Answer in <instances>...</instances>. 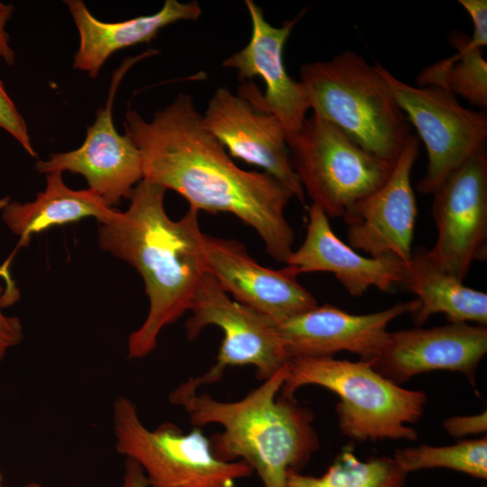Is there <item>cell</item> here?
Here are the masks:
<instances>
[{
	"instance_id": "6da1fadb",
	"label": "cell",
	"mask_w": 487,
	"mask_h": 487,
	"mask_svg": "<svg viewBox=\"0 0 487 487\" xmlns=\"http://www.w3.org/2000/svg\"><path fill=\"white\" fill-rule=\"evenodd\" d=\"M124 126L140 151L142 179L176 191L189 208L233 214L256 231L273 259L287 262L295 233L284 212L292 192L266 172L236 166L191 96L179 94L150 122L128 110Z\"/></svg>"
},
{
	"instance_id": "7a4b0ae2",
	"label": "cell",
	"mask_w": 487,
	"mask_h": 487,
	"mask_svg": "<svg viewBox=\"0 0 487 487\" xmlns=\"http://www.w3.org/2000/svg\"><path fill=\"white\" fill-rule=\"evenodd\" d=\"M166 189L142 179L133 189L124 212L102 224L100 247L135 268L143 279L149 311L127 341L128 358H142L157 345L163 327L189 310L207 273L205 236L198 211L189 208L177 221L164 208Z\"/></svg>"
},
{
	"instance_id": "3957f363",
	"label": "cell",
	"mask_w": 487,
	"mask_h": 487,
	"mask_svg": "<svg viewBox=\"0 0 487 487\" xmlns=\"http://www.w3.org/2000/svg\"><path fill=\"white\" fill-rule=\"evenodd\" d=\"M288 371L289 363L235 401L198 393L187 381L169 400L184 409L194 427H223L209 438L217 459L247 463L263 487H287L289 472H300L319 447L312 412L280 394Z\"/></svg>"
},
{
	"instance_id": "277c9868",
	"label": "cell",
	"mask_w": 487,
	"mask_h": 487,
	"mask_svg": "<svg viewBox=\"0 0 487 487\" xmlns=\"http://www.w3.org/2000/svg\"><path fill=\"white\" fill-rule=\"evenodd\" d=\"M310 109L367 152L395 162L411 125L385 79L354 51L305 63L300 80Z\"/></svg>"
},
{
	"instance_id": "5b68a950",
	"label": "cell",
	"mask_w": 487,
	"mask_h": 487,
	"mask_svg": "<svg viewBox=\"0 0 487 487\" xmlns=\"http://www.w3.org/2000/svg\"><path fill=\"white\" fill-rule=\"evenodd\" d=\"M306 385H317L334 392L340 432L355 442L416 440L410 425L424 414L425 392L408 390L385 378L372 360L352 362L334 357L290 359L280 394L292 399Z\"/></svg>"
},
{
	"instance_id": "8992f818",
	"label": "cell",
	"mask_w": 487,
	"mask_h": 487,
	"mask_svg": "<svg viewBox=\"0 0 487 487\" xmlns=\"http://www.w3.org/2000/svg\"><path fill=\"white\" fill-rule=\"evenodd\" d=\"M113 421L117 452L141 466L149 487H235L254 473L242 460L217 459L200 427L185 433L165 422L147 428L135 404L124 396L114 401Z\"/></svg>"
},
{
	"instance_id": "52a82bcc",
	"label": "cell",
	"mask_w": 487,
	"mask_h": 487,
	"mask_svg": "<svg viewBox=\"0 0 487 487\" xmlns=\"http://www.w3.org/2000/svg\"><path fill=\"white\" fill-rule=\"evenodd\" d=\"M287 144L304 193L328 218H343L359 200L381 188L395 163L367 152L316 114L287 138Z\"/></svg>"
},
{
	"instance_id": "ba28073f",
	"label": "cell",
	"mask_w": 487,
	"mask_h": 487,
	"mask_svg": "<svg viewBox=\"0 0 487 487\" xmlns=\"http://www.w3.org/2000/svg\"><path fill=\"white\" fill-rule=\"evenodd\" d=\"M374 65L426 146L427 170L417 189L432 195L452 172L486 150L487 115L464 107L442 87L411 86Z\"/></svg>"
},
{
	"instance_id": "9c48e42d",
	"label": "cell",
	"mask_w": 487,
	"mask_h": 487,
	"mask_svg": "<svg viewBox=\"0 0 487 487\" xmlns=\"http://www.w3.org/2000/svg\"><path fill=\"white\" fill-rule=\"evenodd\" d=\"M186 321L188 339L195 340L207 326L219 327L224 337L216 363L203 375L187 382L196 390L218 382L229 367L253 365L259 381L271 378L290 361L270 318L230 299L216 280L206 273L191 299Z\"/></svg>"
},
{
	"instance_id": "30bf717a",
	"label": "cell",
	"mask_w": 487,
	"mask_h": 487,
	"mask_svg": "<svg viewBox=\"0 0 487 487\" xmlns=\"http://www.w3.org/2000/svg\"><path fill=\"white\" fill-rule=\"evenodd\" d=\"M244 3L252 22L250 41L222 65L237 70L243 81L238 95L257 109L274 115L288 138L300 130L310 109L303 85L289 77L283 61L285 43L306 10L275 27L266 21L262 8L253 0Z\"/></svg>"
},
{
	"instance_id": "8fae6325",
	"label": "cell",
	"mask_w": 487,
	"mask_h": 487,
	"mask_svg": "<svg viewBox=\"0 0 487 487\" xmlns=\"http://www.w3.org/2000/svg\"><path fill=\"white\" fill-rule=\"evenodd\" d=\"M432 195L437 236L428 254L464 281L472 263L487 258L486 150L452 172Z\"/></svg>"
},
{
	"instance_id": "7c38bea8",
	"label": "cell",
	"mask_w": 487,
	"mask_h": 487,
	"mask_svg": "<svg viewBox=\"0 0 487 487\" xmlns=\"http://www.w3.org/2000/svg\"><path fill=\"white\" fill-rule=\"evenodd\" d=\"M148 51L125 59L114 73L106 105L98 108L94 124L87 129L84 142L76 150L51 154L47 161H38L40 173L70 171L83 175L88 188L113 207L129 198L133 186L142 179L140 151L131 138L116 131L113 120L115 93L126 71L138 60L155 54Z\"/></svg>"
},
{
	"instance_id": "4fadbf2b",
	"label": "cell",
	"mask_w": 487,
	"mask_h": 487,
	"mask_svg": "<svg viewBox=\"0 0 487 487\" xmlns=\"http://www.w3.org/2000/svg\"><path fill=\"white\" fill-rule=\"evenodd\" d=\"M418 306V299L400 301L378 312L357 315L326 304L280 320L268 317L289 359L333 357L345 351L361 360H372L386 342L389 324Z\"/></svg>"
},
{
	"instance_id": "5bb4252c",
	"label": "cell",
	"mask_w": 487,
	"mask_h": 487,
	"mask_svg": "<svg viewBox=\"0 0 487 487\" xmlns=\"http://www.w3.org/2000/svg\"><path fill=\"white\" fill-rule=\"evenodd\" d=\"M419 153V139L411 134L384 184L359 200L343 217L349 245L370 257L395 256L407 262L418 216L411 172Z\"/></svg>"
},
{
	"instance_id": "9a60e30c",
	"label": "cell",
	"mask_w": 487,
	"mask_h": 487,
	"mask_svg": "<svg viewBox=\"0 0 487 487\" xmlns=\"http://www.w3.org/2000/svg\"><path fill=\"white\" fill-rule=\"evenodd\" d=\"M486 353L485 326L448 323L389 332L372 361L376 372L399 385L422 373L450 371L464 374L475 388L477 369Z\"/></svg>"
},
{
	"instance_id": "2e32d148",
	"label": "cell",
	"mask_w": 487,
	"mask_h": 487,
	"mask_svg": "<svg viewBox=\"0 0 487 487\" xmlns=\"http://www.w3.org/2000/svg\"><path fill=\"white\" fill-rule=\"evenodd\" d=\"M202 116L205 127L230 155L263 169L305 202L291 165L287 133L274 115L222 87L215 91Z\"/></svg>"
},
{
	"instance_id": "e0dca14e",
	"label": "cell",
	"mask_w": 487,
	"mask_h": 487,
	"mask_svg": "<svg viewBox=\"0 0 487 487\" xmlns=\"http://www.w3.org/2000/svg\"><path fill=\"white\" fill-rule=\"evenodd\" d=\"M206 270L235 300L274 320L317 306L314 296L297 281L289 266H262L235 240L205 236Z\"/></svg>"
},
{
	"instance_id": "ac0fdd59",
	"label": "cell",
	"mask_w": 487,
	"mask_h": 487,
	"mask_svg": "<svg viewBox=\"0 0 487 487\" xmlns=\"http://www.w3.org/2000/svg\"><path fill=\"white\" fill-rule=\"evenodd\" d=\"M303 244L293 251L286 264L302 272L332 273L354 297L375 287L388 292L400 282L403 263L395 256H363L334 233L326 215L311 204Z\"/></svg>"
},
{
	"instance_id": "d6986e66",
	"label": "cell",
	"mask_w": 487,
	"mask_h": 487,
	"mask_svg": "<svg viewBox=\"0 0 487 487\" xmlns=\"http://www.w3.org/2000/svg\"><path fill=\"white\" fill-rule=\"evenodd\" d=\"M79 34L73 67L96 78L107 59L117 51L149 42L164 27L182 20H197L202 14L198 1L166 0L160 11L129 20L107 23L96 18L81 0H67Z\"/></svg>"
},
{
	"instance_id": "ffe728a7",
	"label": "cell",
	"mask_w": 487,
	"mask_h": 487,
	"mask_svg": "<svg viewBox=\"0 0 487 487\" xmlns=\"http://www.w3.org/2000/svg\"><path fill=\"white\" fill-rule=\"evenodd\" d=\"M419 302L411 313L413 322L422 326L436 313L449 323L487 324V294L464 284L438 267L427 249H417L403 263L400 282Z\"/></svg>"
},
{
	"instance_id": "44dd1931",
	"label": "cell",
	"mask_w": 487,
	"mask_h": 487,
	"mask_svg": "<svg viewBox=\"0 0 487 487\" xmlns=\"http://www.w3.org/2000/svg\"><path fill=\"white\" fill-rule=\"evenodd\" d=\"M118 210L108 207L100 196L90 188L75 190L66 186L62 172L47 173L46 186L32 202H8L2 218L7 227L26 244L33 234L55 225H62L93 216L105 224L112 220Z\"/></svg>"
},
{
	"instance_id": "7402d4cb",
	"label": "cell",
	"mask_w": 487,
	"mask_h": 487,
	"mask_svg": "<svg viewBox=\"0 0 487 487\" xmlns=\"http://www.w3.org/2000/svg\"><path fill=\"white\" fill-rule=\"evenodd\" d=\"M450 44L457 51L452 57L425 68L418 76L419 87H442L461 96L471 105L487 107V62L481 48L462 32H452Z\"/></svg>"
},
{
	"instance_id": "603a6c76",
	"label": "cell",
	"mask_w": 487,
	"mask_h": 487,
	"mask_svg": "<svg viewBox=\"0 0 487 487\" xmlns=\"http://www.w3.org/2000/svg\"><path fill=\"white\" fill-rule=\"evenodd\" d=\"M408 474L392 457L361 460L348 446L321 475L289 471L287 487H405Z\"/></svg>"
},
{
	"instance_id": "cb8c5ba5",
	"label": "cell",
	"mask_w": 487,
	"mask_h": 487,
	"mask_svg": "<svg viewBox=\"0 0 487 487\" xmlns=\"http://www.w3.org/2000/svg\"><path fill=\"white\" fill-rule=\"evenodd\" d=\"M392 458L407 473L423 469L446 468L486 480L487 437L461 440L445 446L422 444L400 448L395 450Z\"/></svg>"
},
{
	"instance_id": "d4e9b609",
	"label": "cell",
	"mask_w": 487,
	"mask_h": 487,
	"mask_svg": "<svg viewBox=\"0 0 487 487\" xmlns=\"http://www.w3.org/2000/svg\"><path fill=\"white\" fill-rule=\"evenodd\" d=\"M0 128L11 134L32 156L36 152L32 144L28 127L23 115L5 91L0 80Z\"/></svg>"
},
{
	"instance_id": "484cf974",
	"label": "cell",
	"mask_w": 487,
	"mask_h": 487,
	"mask_svg": "<svg viewBox=\"0 0 487 487\" xmlns=\"http://www.w3.org/2000/svg\"><path fill=\"white\" fill-rule=\"evenodd\" d=\"M443 427L451 436L455 438L485 434L487 431V412L485 410L476 415L453 416L444 420Z\"/></svg>"
},
{
	"instance_id": "4316f807",
	"label": "cell",
	"mask_w": 487,
	"mask_h": 487,
	"mask_svg": "<svg viewBox=\"0 0 487 487\" xmlns=\"http://www.w3.org/2000/svg\"><path fill=\"white\" fill-rule=\"evenodd\" d=\"M6 300L3 295V287L0 285V363L10 348L19 345L23 339L20 319L5 316L3 312Z\"/></svg>"
},
{
	"instance_id": "83f0119b",
	"label": "cell",
	"mask_w": 487,
	"mask_h": 487,
	"mask_svg": "<svg viewBox=\"0 0 487 487\" xmlns=\"http://www.w3.org/2000/svg\"><path fill=\"white\" fill-rule=\"evenodd\" d=\"M472 19L473 33L471 42L482 49L487 45V1L486 0H459Z\"/></svg>"
},
{
	"instance_id": "f1b7e54d",
	"label": "cell",
	"mask_w": 487,
	"mask_h": 487,
	"mask_svg": "<svg viewBox=\"0 0 487 487\" xmlns=\"http://www.w3.org/2000/svg\"><path fill=\"white\" fill-rule=\"evenodd\" d=\"M14 7L11 4H5L0 1V58L8 65H13L15 54L10 45V38L5 31L6 23L12 17Z\"/></svg>"
},
{
	"instance_id": "f546056e",
	"label": "cell",
	"mask_w": 487,
	"mask_h": 487,
	"mask_svg": "<svg viewBox=\"0 0 487 487\" xmlns=\"http://www.w3.org/2000/svg\"><path fill=\"white\" fill-rule=\"evenodd\" d=\"M116 487H149V485L141 466L135 461L126 458L123 481Z\"/></svg>"
},
{
	"instance_id": "4dcf8cb0",
	"label": "cell",
	"mask_w": 487,
	"mask_h": 487,
	"mask_svg": "<svg viewBox=\"0 0 487 487\" xmlns=\"http://www.w3.org/2000/svg\"><path fill=\"white\" fill-rule=\"evenodd\" d=\"M7 202H8L7 198L0 199V209L4 208V207L7 204Z\"/></svg>"
},
{
	"instance_id": "1f68e13d",
	"label": "cell",
	"mask_w": 487,
	"mask_h": 487,
	"mask_svg": "<svg viewBox=\"0 0 487 487\" xmlns=\"http://www.w3.org/2000/svg\"><path fill=\"white\" fill-rule=\"evenodd\" d=\"M25 487H43V486L36 482H30Z\"/></svg>"
},
{
	"instance_id": "d6a6232c",
	"label": "cell",
	"mask_w": 487,
	"mask_h": 487,
	"mask_svg": "<svg viewBox=\"0 0 487 487\" xmlns=\"http://www.w3.org/2000/svg\"><path fill=\"white\" fill-rule=\"evenodd\" d=\"M0 487H2V486H1V474H0Z\"/></svg>"
},
{
	"instance_id": "836d02e7",
	"label": "cell",
	"mask_w": 487,
	"mask_h": 487,
	"mask_svg": "<svg viewBox=\"0 0 487 487\" xmlns=\"http://www.w3.org/2000/svg\"><path fill=\"white\" fill-rule=\"evenodd\" d=\"M485 487V486H484Z\"/></svg>"
}]
</instances>
